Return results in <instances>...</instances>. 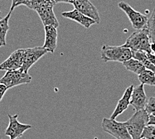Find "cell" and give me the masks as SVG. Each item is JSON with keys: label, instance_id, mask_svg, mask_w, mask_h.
Instances as JSON below:
<instances>
[{"label": "cell", "instance_id": "32", "mask_svg": "<svg viewBox=\"0 0 155 139\" xmlns=\"http://www.w3.org/2000/svg\"><path fill=\"white\" fill-rule=\"evenodd\" d=\"M141 139H145V138H141Z\"/></svg>", "mask_w": 155, "mask_h": 139}, {"label": "cell", "instance_id": "18", "mask_svg": "<svg viewBox=\"0 0 155 139\" xmlns=\"http://www.w3.org/2000/svg\"><path fill=\"white\" fill-rule=\"evenodd\" d=\"M132 58L137 60L143 64L145 68L150 70L155 74V66L150 62L147 56V53L143 51H132Z\"/></svg>", "mask_w": 155, "mask_h": 139}, {"label": "cell", "instance_id": "15", "mask_svg": "<svg viewBox=\"0 0 155 139\" xmlns=\"http://www.w3.org/2000/svg\"><path fill=\"white\" fill-rule=\"evenodd\" d=\"M54 6H50L38 9L35 12L40 16L44 26H53L57 28L59 26L58 19L53 10Z\"/></svg>", "mask_w": 155, "mask_h": 139}, {"label": "cell", "instance_id": "9", "mask_svg": "<svg viewBox=\"0 0 155 139\" xmlns=\"http://www.w3.org/2000/svg\"><path fill=\"white\" fill-rule=\"evenodd\" d=\"M24 49L14 51L4 62L0 64V70L14 71L21 68L24 63Z\"/></svg>", "mask_w": 155, "mask_h": 139}, {"label": "cell", "instance_id": "24", "mask_svg": "<svg viewBox=\"0 0 155 139\" xmlns=\"http://www.w3.org/2000/svg\"><path fill=\"white\" fill-rule=\"evenodd\" d=\"M31 2V0H12V5L10 8V10L9 11L13 12L15 8H17L18 6L21 5H25L27 6L28 8H29Z\"/></svg>", "mask_w": 155, "mask_h": 139}, {"label": "cell", "instance_id": "25", "mask_svg": "<svg viewBox=\"0 0 155 139\" xmlns=\"http://www.w3.org/2000/svg\"><path fill=\"white\" fill-rule=\"evenodd\" d=\"M8 90V89L7 88V87L3 84L0 83V102L2 101V98H4V94Z\"/></svg>", "mask_w": 155, "mask_h": 139}, {"label": "cell", "instance_id": "11", "mask_svg": "<svg viewBox=\"0 0 155 139\" xmlns=\"http://www.w3.org/2000/svg\"><path fill=\"white\" fill-rule=\"evenodd\" d=\"M147 102L148 98L144 91V84H140V85L134 87L130 104L133 106L136 112L144 110Z\"/></svg>", "mask_w": 155, "mask_h": 139}, {"label": "cell", "instance_id": "26", "mask_svg": "<svg viewBox=\"0 0 155 139\" xmlns=\"http://www.w3.org/2000/svg\"><path fill=\"white\" fill-rule=\"evenodd\" d=\"M147 56L148 60L150 61L151 64L155 66V56L153 53H147Z\"/></svg>", "mask_w": 155, "mask_h": 139}, {"label": "cell", "instance_id": "27", "mask_svg": "<svg viewBox=\"0 0 155 139\" xmlns=\"http://www.w3.org/2000/svg\"><path fill=\"white\" fill-rule=\"evenodd\" d=\"M76 0H56V3H67V4H74Z\"/></svg>", "mask_w": 155, "mask_h": 139}, {"label": "cell", "instance_id": "6", "mask_svg": "<svg viewBox=\"0 0 155 139\" xmlns=\"http://www.w3.org/2000/svg\"><path fill=\"white\" fill-rule=\"evenodd\" d=\"M32 78L28 72H24L19 69L14 71H7L5 75L0 79V83L5 85L7 88L21 84H29L31 81Z\"/></svg>", "mask_w": 155, "mask_h": 139}, {"label": "cell", "instance_id": "20", "mask_svg": "<svg viewBox=\"0 0 155 139\" xmlns=\"http://www.w3.org/2000/svg\"><path fill=\"white\" fill-rule=\"evenodd\" d=\"M147 29L148 31L151 42L155 43V8L152 12L150 18L148 19Z\"/></svg>", "mask_w": 155, "mask_h": 139}, {"label": "cell", "instance_id": "3", "mask_svg": "<svg viewBox=\"0 0 155 139\" xmlns=\"http://www.w3.org/2000/svg\"><path fill=\"white\" fill-rule=\"evenodd\" d=\"M132 58L130 49L123 46H109L103 45L101 49V59L103 62H118L123 63Z\"/></svg>", "mask_w": 155, "mask_h": 139}, {"label": "cell", "instance_id": "30", "mask_svg": "<svg viewBox=\"0 0 155 139\" xmlns=\"http://www.w3.org/2000/svg\"><path fill=\"white\" fill-rule=\"evenodd\" d=\"M2 46H3V45L2 44H0V47H2Z\"/></svg>", "mask_w": 155, "mask_h": 139}, {"label": "cell", "instance_id": "29", "mask_svg": "<svg viewBox=\"0 0 155 139\" xmlns=\"http://www.w3.org/2000/svg\"><path fill=\"white\" fill-rule=\"evenodd\" d=\"M50 1H51V2H52V3H54V4L55 5H56V4H57V3H56V0H50Z\"/></svg>", "mask_w": 155, "mask_h": 139}, {"label": "cell", "instance_id": "1", "mask_svg": "<svg viewBox=\"0 0 155 139\" xmlns=\"http://www.w3.org/2000/svg\"><path fill=\"white\" fill-rule=\"evenodd\" d=\"M151 40L147 28L133 32L125 43L122 45L131 51H143L146 53H152Z\"/></svg>", "mask_w": 155, "mask_h": 139}, {"label": "cell", "instance_id": "10", "mask_svg": "<svg viewBox=\"0 0 155 139\" xmlns=\"http://www.w3.org/2000/svg\"><path fill=\"white\" fill-rule=\"evenodd\" d=\"M73 5L77 10L87 17L92 19L96 22V24L100 23L101 18L98 9L89 0H76Z\"/></svg>", "mask_w": 155, "mask_h": 139}, {"label": "cell", "instance_id": "22", "mask_svg": "<svg viewBox=\"0 0 155 139\" xmlns=\"http://www.w3.org/2000/svg\"><path fill=\"white\" fill-rule=\"evenodd\" d=\"M141 138L145 139H155V126L147 125L144 128Z\"/></svg>", "mask_w": 155, "mask_h": 139}, {"label": "cell", "instance_id": "2", "mask_svg": "<svg viewBox=\"0 0 155 139\" xmlns=\"http://www.w3.org/2000/svg\"><path fill=\"white\" fill-rule=\"evenodd\" d=\"M149 121V114L145 110L137 111L131 117L124 122L132 139H141L144 128Z\"/></svg>", "mask_w": 155, "mask_h": 139}, {"label": "cell", "instance_id": "23", "mask_svg": "<svg viewBox=\"0 0 155 139\" xmlns=\"http://www.w3.org/2000/svg\"><path fill=\"white\" fill-rule=\"evenodd\" d=\"M145 111L149 115L155 116V97H150L145 107Z\"/></svg>", "mask_w": 155, "mask_h": 139}, {"label": "cell", "instance_id": "12", "mask_svg": "<svg viewBox=\"0 0 155 139\" xmlns=\"http://www.w3.org/2000/svg\"><path fill=\"white\" fill-rule=\"evenodd\" d=\"M133 85H130L126 89L124 93L122 96V98L118 101V104L116 106V108L114 109V112H112V115L110 116V119L115 120L119 115L122 114V113L128 108L130 102L131 96L132 91H133Z\"/></svg>", "mask_w": 155, "mask_h": 139}, {"label": "cell", "instance_id": "14", "mask_svg": "<svg viewBox=\"0 0 155 139\" xmlns=\"http://www.w3.org/2000/svg\"><path fill=\"white\" fill-rule=\"evenodd\" d=\"M45 41L42 46L48 52L54 54L57 47V28L53 26H44Z\"/></svg>", "mask_w": 155, "mask_h": 139}, {"label": "cell", "instance_id": "21", "mask_svg": "<svg viewBox=\"0 0 155 139\" xmlns=\"http://www.w3.org/2000/svg\"><path fill=\"white\" fill-rule=\"evenodd\" d=\"M55 4L50 0H31V4L29 8L36 11L38 9L44 8L50 6H54Z\"/></svg>", "mask_w": 155, "mask_h": 139}, {"label": "cell", "instance_id": "4", "mask_svg": "<svg viewBox=\"0 0 155 139\" xmlns=\"http://www.w3.org/2000/svg\"><path fill=\"white\" fill-rule=\"evenodd\" d=\"M118 6L127 14L134 29L137 30H141L147 28L148 18L146 15L136 11L130 5L124 2H119Z\"/></svg>", "mask_w": 155, "mask_h": 139}, {"label": "cell", "instance_id": "8", "mask_svg": "<svg viewBox=\"0 0 155 139\" xmlns=\"http://www.w3.org/2000/svg\"><path fill=\"white\" fill-rule=\"evenodd\" d=\"M47 53L48 51L43 47H35L24 49V63L20 70L24 72H28L30 68Z\"/></svg>", "mask_w": 155, "mask_h": 139}, {"label": "cell", "instance_id": "19", "mask_svg": "<svg viewBox=\"0 0 155 139\" xmlns=\"http://www.w3.org/2000/svg\"><path fill=\"white\" fill-rule=\"evenodd\" d=\"M138 80L143 84L155 86V74L150 70H144L138 76Z\"/></svg>", "mask_w": 155, "mask_h": 139}, {"label": "cell", "instance_id": "17", "mask_svg": "<svg viewBox=\"0 0 155 139\" xmlns=\"http://www.w3.org/2000/svg\"><path fill=\"white\" fill-rule=\"evenodd\" d=\"M12 13V11H9L5 17L0 19V44H2L3 46L6 45V35L9 30V20Z\"/></svg>", "mask_w": 155, "mask_h": 139}, {"label": "cell", "instance_id": "5", "mask_svg": "<svg viewBox=\"0 0 155 139\" xmlns=\"http://www.w3.org/2000/svg\"><path fill=\"white\" fill-rule=\"evenodd\" d=\"M102 128L106 133L116 139H132L124 122L104 118L102 122Z\"/></svg>", "mask_w": 155, "mask_h": 139}, {"label": "cell", "instance_id": "7", "mask_svg": "<svg viewBox=\"0 0 155 139\" xmlns=\"http://www.w3.org/2000/svg\"><path fill=\"white\" fill-rule=\"evenodd\" d=\"M9 118V125L5 131V135L9 137V139H17L21 138L24 133L32 128L30 124H21L18 120V114H8Z\"/></svg>", "mask_w": 155, "mask_h": 139}, {"label": "cell", "instance_id": "28", "mask_svg": "<svg viewBox=\"0 0 155 139\" xmlns=\"http://www.w3.org/2000/svg\"><path fill=\"white\" fill-rule=\"evenodd\" d=\"M151 50H152V53L153 52L154 55L155 56V43L151 44Z\"/></svg>", "mask_w": 155, "mask_h": 139}, {"label": "cell", "instance_id": "16", "mask_svg": "<svg viewBox=\"0 0 155 139\" xmlns=\"http://www.w3.org/2000/svg\"><path fill=\"white\" fill-rule=\"evenodd\" d=\"M122 64L127 70L137 74L138 76L140 75L144 70H146L143 64L140 61L136 60L133 58L128 61H126L122 63Z\"/></svg>", "mask_w": 155, "mask_h": 139}, {"label": "cell", "instance_id": "13", "mask_svg": "<svg viewBox=\"0 0 155 139\" xmlns=\"http://www.w3.org/2000/svg\"><path fill=\"white\" fill-rule=\"evenodd\" d=\"M62 15L64 18H68L71 20L75 21L77 23L82 25V26L86 29L90 28L92 25L96 24V22L93 20L92 19L87 17L85 15L82 14L76 9H73L72 11L70 12H65L62 13Z\"/></svg>", "mask_w": 155, "mask_h": 139}, {"label": "cell", "instance_id": "31", "mask_svg": "<svg viewBox=\"0 0 155 139\" xmlns=\"http://www.w3.org/2000/svg\"><path fill=\"white\" fill-rule=\"evenodd\" d=\"M0 15H1V11H0Z\"/></svg>", "mask_w": 155, "mask_h": 139}]
</instances>
